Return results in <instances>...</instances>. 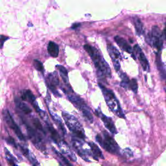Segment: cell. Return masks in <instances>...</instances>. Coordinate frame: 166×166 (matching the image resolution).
Wrapping results in <instances>:
<instances>
[{
  "instance_id": "1",
  "label": "cell",
  "mask_w": 166,
  "mask_h": 166,
  "mask_svg": "<svg viewBox=\"0 0 166 166\" xmlns=\"http://www.w3.org/2000/svg\"><path fill=\"white\" fill-rule=\"evenodd\" d=\"M84 49L88 53L93 62L99 76L104 78L111 77V69L105 58L102 57L99 51L89 44H85Z\"/></svg>"
},
{
  "instance_id": "2",
  "label": "cell",
  "mask_w": 166,
  "mask_h": 166,
  "mask_svg": "<svg viewBox=\"0 0 166 166\" xmlns=\"http://www.w3.org/2000/svg\"><path fill=\"white\" fill-rule=\"evenodd\" d=\"M98 85L102 90V93H103V96L105 99V101L110 110L114 113H115L116 115H117L118 117L125 118V117L123 110H122L121 108L120 102L117 99V98L116 97L115 95H114L112 91L107 89L105 86L102 85L101 83H99Z\"/></svg>"
},
{
  "instance_id": "3",
  "label": "cell",
  "mask_w": 166,
  "mask_h": 166,
  "mask_svg": "<svg viewBox=\"0 0 166 166\" xmlns=\"http://www.w3.org/2000/svg\"><path fill=\"white\" fill-rule=\"evenodd\" d=\"M62 114L63 119L64 120L65 123L70 131L77 138L84 140L85 138L84 130L77 118L66 112H63Z\"/></svg>"
},
{
  "instance_id": "4",
  "label": "cell",
  "mask_w": 166,
  "mask_h": 166,
  "mask_svg": "<svg viewBox=\"0 0 166 166\" xmlns=\"http://www.w3.org/2000/svg\"><path fill=\"white\" fill-rule=\"evenodd\" d=\"M96 139L101 147L105 149L106 151L113 154V155H119V146H118L116 141L109 135L107 132L105 131V130L102 131V136L101 134H97Z\"/></svg>"
},
{
  "instance_id": "5",
  "label": "cell",
  "mask_w": 166,
  "mask_h": 166,
  "mask_svg": "<svg viewBox=\"0 0 166 166\" xmlns=\"http://www.w3.org/2000/svg\"><path fill=\"white\" fill-rule=\"evenodd\" d=\"M149 33L151 36V46L155 47L158 51L162 50L165 40V30L162 32L159 27L155 25Z\"/></svg>"
},
{
  "instance_id": "6",
  "label": "cell",
  "mask_w": 166,
  "mask_h": 166,
  "mask_svg": "<svg viewBox=\"0 0 166 166\" xmlns=\"http://www.w3.org/2000/svg\"><path fill=\"white\" fill-rule=\"evenodd\" d=\"M3 117L4 120L5 121L7 125L9 126V127L13 130L16 135L19 138V140L22 141H25V138L23 136V133L22 132L20 129H19L18 125L16 123L13 117L11 116L9 111L8 110L5 109L3 111Z\"/></svg>"
},
{
  "instance_id": "7",
  "label": "cell",
  "mask_w": 166,
  "mask_h": 166,
  "mask_svg": "<svg viewBox=\"0 0 166 166\" xmlns=\"http://www.w3.org/2000/svg\"><path fill=\"white\" fill-rule=\"evenodd\" d=\"M25 124L27 128V133H28V136L31 141L34 144L35 147H37L38 149L41 150V151H44L46 149V147L44 145V144H43V139L41 137L40 134L38 133L37 130H35L34 129H33L27 123H25Z\"/></svg>"
},
{
  "instance_id": "8",
  "label": "cell",
  "mask_w": 166,
  "mask_h": 166,
  "mask_svg": "<svg viewBox=\"0 0 166 166\" xmlns=\"http://www.w3.org/2000/svg\"><path fill=\"white\" fill-rule=\"evenodd\" d=\"M97 115L101 117V119L102 121L104 123L105 126H106V128L108 130H109V131L111 132L113 134H117V129L115 125H114V121L111 118L104 115L99 110H97Z\"/></svg>"
},
{
  "instance_id": "9",
  "label": "cell",
  "mask_w": 166,
  "mask_h": 166,
  "mask_svg": "<svg viewBox=\"0 0 166 166\" xmlns=\"http://www.w3.org/2000/svg\"><path fill=\"white\" fill-rule=\"evenodd\" d=\"M72 144L74 149L76 150V151L77 152V153L83 159L86 160L87 162H90V160L88 159H87L86 156L87 155H90L91 154L90 153V152L87 151L88 150L86 149H84L82 147V143L79 141L77 140L76 139H73L72 140Z\"/></svg>"
},
{
  "instance_id": "10",
  "label": "cell",
  "mask_w": 166,
  "mask_h": 166,
  "mask_svg": "<svg viewBox=\"0 0 166 166\" xmlns=\"http://www.w3.org/2000/svg\"><path fill=\"white\" fill-rule=\"evenodd\" d=\"M22 99L23 101H27L29 102H31L34 109L36 110V111L39 112L40 111V108L37 104V102L36 101V98H35L33 93L31 92L30 90H25L24 92H23L21 96Z\"/></svg>"
},
{
  "instance_id": "11",
  "label": "cell",
  "mask_w": 166,
  "mask_h": 166,
  "mask_svg": "<svg viewBox=\"0 0 166 166\" xmlns=\"http://www.w3.org/2000/svg\"><path fill=\"white\" fill-rule=\"evenodd\" d=\"M114 40H115L117 44L122 49L125 51L126 52H127L128 53L132 54L133 53L132 48L123 38L119 36H116L115 37V38H114Z\"/></svg>"
},
{
  "instance_id": "12",
  "label": "cell",
  "mask_w": 166,
  "mask_h": 166,
  "mask_svg": "<svg viewBox=\"0 0 166 166\" xmlns=\"http://www.w3.org/2000/svg\"><path fill=\"white\" fill-rule=\"evenodd\" d=\"M58 147L60 148L61 151H62V153L65 154V155H68V156L71 159V160H72L73 162H76L77 159L76 155H74V153L72 152L71 151V149H70V147L67 145V144L66 142H64V141H61V142L59 144H58Z\"/></svg>"
},
{
  "instance_id": "13",
  "label": "cell",
  "mask_w": 166,
  "mask_h": 166,
  "mask_svg": "<svg viewBox=\"0 0 166 166\" xmlns=\"http://www.w3.org/2000/svg\"><path fill=\"white\" fill-rule=\"evenodd\" d=\"M45 121H46V125H47V130H48L49 132L50 133V135H51V138H52L53 140L55 142V143L57 144H59L61 142V136H59L58 133L57 132V130L55 129V128L53 127V126L51 125L50 123H49L48 120Z\"/></svg>"
},
{
  "instance_id": "14",
  "label": "cell",
  "mask_w": 166,
  "mask_h": 166,
  "mask_svg": "<svg viewBox=\"0 0 166 166\" xmlns=\"http://www.w3.org/2000/svg\"><path fill=\"white\" fill-rule=\"evenodd\" d=\"M68 99L70 102H72L74 106L79 109H81L83 106L85 105L86 103L82 99L77 96H75L73 94H69L68 96Z\"/></svg>"
},
{
  "instance_id": "15",
  "label": "cell",
  "mask_w": 166,
  "mask_h": 166,
  "mask_svg": "<svg viewBox=\"0 0 166 166\" xmlns=\"http://www.w3.org/2000/svg\"><path fill=\"white\" fill-rule=\"evenodd\" d=\"M20 147V149L22 152V153L23 155H25V156H26L28 160L31 162V163L32 164L34 165H39L40 164L38 162L37 160L36 159V158L34 157V156L33 155V154L32 153H31L29 151V150L27 149V147H23V146H19Z\"/></svg>"
},
{
  "instance_id": "16",
  "label": "cell",
  "mask_w": 166,
  "mask_h": 166,
  "mask_svg": "<svg viewBox=\"0 0 166 166\" xmlns=\"http://www.w3.org/2000/svg\"><path fill=\"white\" fill-rule=\"evenodd\" d=\"M156 66L158 70L159 71V73H160V76L162 80L164 81L165 79V64L162 61V59L160 57V54L157 55V58H156Z\"/></svg>"
},
{
  "instance_id": "17",
  "label": "cell",
  "mask_w": 166,
  "mask_h": 166,
  "mask_svg": "<svg viewBox=\"0 0 166 166\" xmlns=\"http://www.w3.org/2000/svg\"><path fill=\"white\" fill-rule=\"evenodd\" d=\"M88 145L91 149V151H92L93 153V155H94L95 159L97 160L98 159H104V156L102 155L101 151L96 144L93 143V142H90V143H88Z\"/></svg>"
},
{
  "instance_id": "18",
  "label": "cell",
  "mask_w": 166,
  "mask_h": 166,
  "mask_svg": "<svg viewBox=\"0 0 166 166\" xmlns=\"http://www.w3.org/2000/svg\"><path fill=\"white\" fill-rule=\"evenodd\" d=\"M47 51H48V53L50 55V56L53 58H56L58 56V46L54 42L51 41L49 42L48 46H47Z\"/></svg>"
},
{
  "instance_id": "19",
  "label": "cell",
  "mask_w": 166,
  "mask_h": 166,
  "mask_svg": "<svg viewBox=\"0 0 166 166\" xmlns=\"http://www.w3.org/2000/svg\"><path fill=\"white\" fill-rule=\"evenodd\" d=\"M138 58H139V61L140 62V64L143 68L144 70L145 71V72H149V62L147 61V58L145 56L144 53L142 52V51L141 50L139 53L137 54Z\"/></svg>"
},
{
  "instance_id": "20",
  "label": "cell",
  "mask_w": 166,
  "mask_h": 166,
  "mask_svg": "<svg viewBox=\"0 0 166 166\" xmlns=\"http://www.w3.org/2000/svg\"><path fill=\"white\" fill-rule=\"evenodd\" d=\"M15 103L17 107L20 109L24 114H29L32 112V110H31L29 106L25 103V102H23L20 99H19L18 98L15 99Z\"/></svg>"
},
{
  "instance_id": "21",
  "label": "cell",
  "mask_w": 166,
  "mask_h": 166,
  "mask_svg": "<svg viewBox=\"0 0 166 166\" xmlns=\"http://www.w3.org/2000/svg\"><path fill=\"white\" fill-rule=\"evenodd\" d=\"M107 46H108L107 49H108V53L110 55V57L112 58V61L120 58L121 57V55L120 53V51H118L114 46H112V44H108Z\"/></svg>"
},
{
  "instance_id": "22",
  "label": "cell",
  "mask_w": 166,
  "mask_h": 166,
  "mask_svg": "<svg viewBox=\"0 0 166 166\" xmlns=\"http://www.w3.org/2000/svg\"><path fill=\"white\" fill-rule=\"evenodd\" d=\"M134 27H135L136 34L138 36H140V35L143 34L145 32L144 25L142 23L141 19L137 17L134 18Z\"/></svg>"
},
{
  "instance_id": "23",
  "label": "cell",
  "mask_w": 166,
  "mask_h": 166,
  "mask_svg": "<svg viewBox=\"0 0 166 166\" xmlns=\"http://www.w3.org/2000/svg\"><path fill=\"white\" fill-rule=\"evenodd\" d=\"M48 82L47 83V84L48 86H54L56 87L59 84V79L58 78V76L56 72H54L53 73L49 74L48 76Z\"/></svg>"
},
{
  "instance_id": "24",
  "label": "cell",
  "mask_w": 166,
  "mask_h": 166,
  "mask_svg": "<svg viewBox=\"0 0 166 166\" xmlns=\"http://www.w3.org/2000/svg\"><path fill=\"white\" fill-rule=\"evenodd\" d=\"M80 110L82 112V115L86 118L87 120H88L90 122V123H92V122H93V116H92V113H91L90 108L86 105V104L83 106L80 109Z\"/></svg>"
},
{
  "instance_id": "25",
  "label": "cell",
  "mask_w": 166,
  "mask_h": 166,
  "mask_svg": "<svg viewBox=\"0 0 166 166\" xmlns=\"http://www.w3.org/2000/svg\"><path fill=\"white\" fill-rule=\"evenodd\" d=\"M49 113L51 114V117H52L53 120L55 121V123H56L58 125V127L61 129V130H62V131H63V132L66 133V129L64 128V125H63V123H62V121L61 118L59 117L57 115H56V114H55V113H53V112H51L50 110H49Z\"/></svg>"
},
{
  "instance_id": "26",
  "label": "cell",
  "mask_w": 166,
  "mask_h": 166,
  "mask_svg": "<svg viewBox=\"0 0 166 166\" xmlns=\"http://www.w3.org/2000/svg\"><path fill=\"white\" fill-rule=\"evenodd\" d=\"M56 67L59 70V72H60L61 76L62 78L63 81H64L66 83L68 82V71H67V70L64 66L61 65H57Z\"/></svg>"
},
{
  "instance_id": "27",
  "label": "cell",
  "mask_w": 166,
  "mask_h": 166,
  "mask_svg": "<svg viewBox=\"0 0 166 166\" xmlns=\"http://www.w3.org/2000/svg\"><path fill=\"white\" fill-rule=\"evenodd\" d=\"M120 77L121 79V82L120 83V86L123 87L125 89H127L129 88V84L130 79L129 77L126 76V74L125 73H121L120 74Z\"/></svg>"
},
{
  "instance_id": "28",
  "label": "cell",
  "mask_w": 166,
  "mask_h": 166,
  "mask_svg": "<svg viewBox=\"0 0 166 166\" xmlns=\"http://www.w3.org/2000/svg\"><path fill=\"white\" fill-rule=\"evenodd\" d=\"M5 155H6V159L8 162L11 165H16V160L15 158L11 155L10 153V152L8 151V150L5 148Z\"/></svg>"
},
{
  "instance_id": "29",
  "label": "cell",
  "mask_w": 166,
  "mask_h": 166,
  "mask_svg": "<svg viewBox=\"0 0 166 166\" xmlns=\"http://www.w3.org/2000/svg\"><path fill=\"white\" fill-rule=\"evenodd\" d=\"M129 88L130 90H131L133 92L136 93L137 92H138V85L137 80L135 79H132L130 80L129 81Z\"/></svg>"
},
{
  "instance_id": "30",
  "label": "cell",
  "mask_w": 166,
  "mask_h": 166,
  "mask_svg": "<svg viewBox=\"0 0 166 166\" xmlns=\"http://www.w3.org/2000/svg\"><path fill=\"white\" fill-rule=\"evenodd\" d=\"M33 123L34 125V126H35V128H36L37 130H40V131H41L43 133H45L44 132V130L43 129V127L42 126V124L40 123V121H39L37 118H34V119H33Z\"/></svg>"
},
{
  "instance_id": "31",
  "label": "cell",
  "mask_w": 166,
  "mask_h": 166,
  "mask_svg": "<svg viewBox=\"0 0 166 166\" xmlns=\"http://www.w3.org/2000/svg\"><path fill=\"white\" fill-rule=\"evenodd\" d=\"M33 66L35 68V69L39 71V72H42V71L43 70V64L38 60H34L33 61Z\"/></svg>"
},
{
  "instance_id": "32",
  "label": "cell",
  "mask_w": 166,
  "mask_h": 166,
  "mask_svg": "<svg viewBox=\"0 0 166 166\" xmlns=\"http://www.w3.org/2000/svg\"><path fill=\"white\" fill-rule=\"evenodd\" d=\"M54 152H55V154H56V155L58 156V157L59 158V159H60L63 162H64V164H66V165H72V164H71L69 162L68 160H67V159H66V158L62 155L61 153H60L59 152H58V151H57V150H55V149H54Z\"/></svg>"
},
{
  "instance_id": "33",
  "label": "cell",
  "mask_w": 166,
  "mask_h": 166,
  "mask_svg": "<svg viewBox=\"0 0 166 166\" xmlns=\"http://www.w3.org/2000/svg\"><path fill=\"white\" fill-rule=\"evenodd\" d=\"M6 141L7 142V144H9V145L13 146V147H14L16 148H17L16 143V141L14 140L13 138H12L11 136H9L7 138H6Z\"/></svg>"
},
{
  "instance_id": "34",
  "label": "cell",
  "mask_w": 166,
  "mask_h": 166,
  "mask_svg": "<svg viewBox=\"0 0 166 166\" xmlns=\"http://www.w3.org/2000/svg\"><path fill=\"white\" fill-rule=\"evenodd\" d=\"M113 65L114 68H115L116 72H119L120 70V61L118 59H116V60H113Z\"/></svg>"
},
{
  "instance_id": "35",
  "label": "cell",
  "mask_w": 166,
  "mask_h": 166,
  "mask_svg": "<svg viewBox=\"0 0 166 166\" xmlns=\"http://www.w3.org/2000/svg\"><path fill=\"white\" fill-rule=\"evenodd\" d=\"M9 39V37H7L3 35H0V48H1L3 46L4 42Z\"/></svg>"
},
{
  "instance_id": "36",
  "label": "cell",
  "mask_w": 166,
  "mask_h": 166,
  "mask_svg": "<svg viewBox=\"0 0 166 166\" xmlns=\"http://www.w3.org/2000/svg\"><path fill=\"white\" fill-rule=\"evenodd\" d=\"M123 152L125 154V155L127 156H132L133 154H132V152L131 150H130V149L129 148H126L123 150Z\"/></svg>"
},
{
  "instance_id": "37",
  "label": "cell",
  "mask_w": 166,
  "mask_h": 166,
  "mask_svg": "<svg viewBox=\"0 0 166 166\" xmlns=\"http://www.w3.org/2000/svg\"><path fill=\"white\" fill-rule=\"evenodd\" d=\"M81 25L80 23H74V24L72 26V29H76L77 28V27H79Z\"/></svg>"
}]
</instances>
